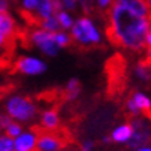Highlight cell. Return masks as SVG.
<instances>
[{
  "label": "cell",
  "mask_w": 151,
  "mask_h": 151,
  "mask_svg": "<svg viewBox=\"0 0 151 151\" xmlns=\"http://www.w3.org/2000/svg\"><path fill=\"white\" fill-rule=\"evenodd\" d=\"M115 1L119 6L130 10L132 13H134L139 17H143V18L150 17V10H148L144 0H115Z\"/></svg>",
  "instance_id": "9c48e42d"
},
{
  "label": "cell",
  "mask_w": 151,
  "mask_h": 151,
  "mask_svg": "<svg viewBox=\"0 0 151 151\" xmlns=\"http://www.w3.org/2000/svg\"><path fill=\"white\" fill-rule=\"evenodd\" d=\"M36 13L42 18H49L53 17V7H51V0H36Z\"/></svg>",
  "instance_id": "5bb4252c"
},
{
  "label": "cell",
  "mask_w": 151,
  "mask_h": 151,
  "mask_svg": "<svg viewBox=\"0 0 151 151\" xmlns=\"http://www.w3.org/2000/svg\"><path fill=\"white\" fill-rule=\"evenodd\" d=\"M105 19V35L112 46L130 53L146 54L150 19L139 17L114 0L110 9L101 14Z\"/></svg>",
  "instance_id": "6da1fadb"
},
{
  "label": "cell",
  "mask_w": 151,
  "mask_h": 151,
  "mask_svg": "<svg viewBox=\"0 0 151 151\" xmlns=\"http://www.w3.org/2000/svg\"><path fill=\"white\" fill-rule=\"evenodd\" d=\"M7 112L11 118L28 121L37 114V108L28 96H14L7 103Z\"/></svg>",
  "instance_id": "277c9868"
},
{
  "label": "cell",
  "mask_w": 151,
  "mask_h": 151,
  "mask_svg": "<svg viewBox=\"0 0 151 151\" xmlns=\"http://www.w3.org/2000/svg\"><path fill=\"white\" fill-rule=\"evenodd\" d=\"M81 89H82V86H81V82L78 79H71L68 82V85H67V87L64 89L65 103L76 99L79 96V93H81Z\"/></svg>",
  "instance_id": "4fadbf2b"
},
{
  "label": "cell",
  "mask_w": 151,
  "mask_h": 151,
  "mask_svg": "<svg viewBox=\"0 0 151 151\" xmlns=\"http://www.w3.org/2000/svg\"><path fill=\"white\" fill-rule=\"evenodd\" d=\"M54 40H55V45L60 47H69L75 43V42L72 40V37L64 32H55L54 33Z\"/></svg>",
  "instance_id": "2e32d148"
},
{
  "label": "cell",
  "mask_w": 151,
  "mask_h": 151,
  "mask_svg": "<svg viewBox=\"0 0 151 151\" xmlns=\"http://www.w3.org/2000/svg\"><path fill=\"white\" fill-rule=\"evenodd\" d=\"M79 3L82 6L83 13L86 14L87 17L94 14V1L93 0H79Z\"/></svg>",
  "instance_id": "ffe728a7"
},
{
  "label": "cell",
  "mask_w": 151,
  "mask_h": 151,
  "mask_svg": "<svg viewBox=\"0 0 151 151\" xmlns=\"http://www.w3.org/2000/svg\"><path fill=\"white\" fill-rule=\"evenodd\" d=\"M33 151H39V150H37V148H36V150H33Z\"/></svg>",
  "instance_id": "f1b7e54d"
},
{
  "label": "cell",
  "mask_w": 151,
  "mask_h": 151,
  "mask_svg": "<svg viewBox=\"0 0 151 151\" xmlns=\"http://www.w3.org/2000/svg\"><path fill=\"white\" fill-rule=\"evenodd\" d=\"M57 19H58L60 27H63L64 29H68V28H71L73 25L71 17H69L67 13H64V11H61V13L57 14Z\"/></svg>",
  "instance_id": "e0dca14e"
},
{
  "label": "cell",
  "mask_w": 151,
  "mask_h": 151,
  "mask_svg": "<svg viewBox=\"0 0 151 151\" xmlns=\"http://www.w3.org/2000/svg\"><path fill=\"white\" fill-rule=\"evenodd\" d=\"M93 146H94V143L92 140H85V142L79 146V151H92Z\"/></svg>",
  "instance_id": "cb8c5ba5"
},
{
  "label": "cell",
  "mask_w": 151,
  "mask_h": 151,
  "mask_svg": "<svg viewBox=\"0 0 151 151\" xmlns=\"http://www.w3.org/2000/svg\"><path fill=\"white\" fill-rule=\"evenodd\" d=\"M147 45H148V53L151 54V25H150V31H148V36H147Z\"/></svg>",
  "instance_id": "484cf974"
},
{
  "label": "cell",
  "mask_w": 151,
  "mask_h": 151,
  "mask_svg": "<svg viewBox=\"0 0 151 151\" xmlns=\"http://www.w3.org/2000/svg\"><path fill=\"white\" fill-rule=\"evenodd\" d=\"M97 1V6H99V10H100V13L103 14L104 11L110 9L112 3H114V0H96Z\"/></svg>",
  "instance_id": "7402d4cb"
},
{
  "label": "cell",
  "mask_w": 151,
  "mask_h": 151,
  "mask_svg": "<svg viewBox=\"0 0 151 151\" xmlns=\"http://www.w3.org/2000/svg\"><path fill=\"white\" fill-rule=\"evenodd\" d=\"M76 1H78V0H61L63 7H65V9H68V10H73V9H75Z\"/></svg>",
  "instance_id": "d4e9b609"
},
{
  "label": "cell",
  "mask_w": 151,
  "mask_h": 151,
  "mask_svg": "<svg viewBox=\"0 0 151 151\" xmlns=\"http://www.w3.org/2000/svg\"><path fill=\"white\" fill-rule=\"evenodd\" d=\"M72 37L78 49L89 50L100 43V33L97 32L89 17H82L72 25Z\"/></svg>",
  "instance_id": "3957f363"
},
{
  "label": "cell",
  "mask_w": 151,
  "mask_h": 151,
  "mask_svg": "<svg viewBox=\"0 0 151 151\" xmlns=\"http://www.w3.org/2000/svg\"><path fill=\"white\" fill-rule=\"evenodd\" d=\"M15 151H33L36 150V136L31 133L19 134L17 140L14 142Z\"/></svg>",
  "instance_id": "8fae6325"
},
{
  "label": "cell",
  "mask_w": 151,
  "mask_h": 151,
  "mask_svg": "<svg viewBox=\"0 0 151 151\" xmlns=\"http://www.w3.org/2000/svg\"><path fill=\"white\" fill-rule=\"evenodd\" d=\"M132 134H133V128H132V125L128 122V124L116 128L114 132H112V140L116 143L128 142V140H130Z\"/></svg>",
  "instance_id": "7c38bea8"
},
{
  "label": "cell",
  "mask_w": 151,
  "mask_h": 151,
  "mask_svg": "<svg viewBox=\"0 0 151 151\" xmlns=\"http://www.w3.org/2000/svg\"><path fill=\"white\" fill-rule=\"evenodd\" d=\"M139 151H151V148H147V147H144V148H139Z\"/></svg>",
  "instance_id": "83f0119b"
},
{
  "label": "cell",
  "mask_w": 151,
  "mask_h": 151,
  "mask_svg": "<svg viewBox=\"0 0 151 151\" xmlns=\"http://www.w3.org/2000/svg\"><path fill=\"white\" fill-rule=\"evenodd\" d=\"M133 128L132 140L129 142V148L136 150V148H142L148 143H151V122H147L146 118L143 116H134V118L129 119Z\"/></svg>",
  "instance_id": "5b68a950"
},
{
  "label": "cell",
  "mask_w": 151,
  "mask_h": 151,
  "mask_svg": "<svg viewBox=\"0 0 151 151\" xmlns=\"http://www.w3.org/2000/svg\"><path fill=\"white\" fill-rule=\"evenodd\" d=\"M14 142L9 136H0V151H14Z\"/></svg>",
  "instance_id": "ac0fdd59"
},
{
  "label": "cell",
  "mask_w": 151,
  "mask_h": 151,
  "mask_svg": "<svg viewBox=\"0 0 151 151\" xmlns=\"http://www.w3.org/2000/svg\"><path fill=\"white\" fill-rule=\"evenodd\" d=\"M19 134H21V126H19L18 124H15V122H11V124L6 128V136H9L10 139L18 137Z\"/></svg>",
  "instance_id": "d6986e66"
},
{
  "label": "cell",
  "mask_w": 151,
  "mask_h": 151,
  "mask_svg": "<svg viewBox=\"0 0 151 151\" xmlns=\"http://www.w3.org/2000/svg\"><path fill=\"white\" fill-rule=\"evenodd\" d=\"M58 108H50L42 114V122L40 126L46 130H57L61 126L58 118Z\"/></svg>",
  "instance_id": "30bf717a"
},
{
  "label": "cell",
  "mask_w": 151,
  "mask_h": 151,
  "mask_svg": "<svg viewBox=\"0 0 151 151\" xmlns=\"http://www.w3.org/2000/svg\"><path fill=\"white\" fill-rule=\"evenodd\" d=\"M46 71V64L40 60L32 58V57H19L13 61V65L10 68V73H27V75H37Z\"/></svg>",
  "instance_id": "52a82bcc"
},
{
  "label": "cell",
  "mask_w": 151,
  "mask_h": 151,
  "mask_svg": "<svg viewBox=\"0 0 151 151\" xmlns=\"http://www.w3.org/2000/svg\"><path fill=\"white\" fill-rule=\"evenodd\" d=\"M18 31L15 21L7 11H0V33L6 37V40L18 42Z\"/></svg>",
  "instance_id": "ba28073f"
},
{
  "label": "cell",
  "mask_w": 151,
  "mask_h": 151,
  "mask_svg": "<svg viewBox=\"0 0 151 151\" xmlns=\"http://www.w3.org/2000/svg\"><path fill=\"white\" fill-rule=\"evenodd\" d=\"M36 0H24V9L28 10V11H35L36 13Z\"/></svg>",
  "instance_id": "603a6c76"
},
{
  "label": "cell",
  "mask_w": 151,
  "mask_h": 151,
  "mask_svg": "<svg viewBox=\"0 0 151 151\" xmlns=\"http://www.w3.org/2000/svg\"><path fill=\"white\" fill-rule=\"evenodd\" d=\"M43 31H47V32H58L60 29V24H58V19L57 17H49V18H45L43 22H42V28Z\"/></svg>",
  "instance_id": "9a60e30c"
},
{
  "label": "cell",
  "mask_w": 151,
  "mask_h": 151,
  "mask_svg": "<svg viewBox=\"0 0 151 151\" xmlns=\"http://www.w3.org/2000/svg\"><path fill=\"white\" fill-rule=\"evenodd\" d=\"M107 73V96L111 100H122L128 87V61L121 53H115L105 64Z\"/></svg>",
  "instance_id": "7a4b0ae2"
},
{
  "label": "cell",
  "mask_w": 151,
  "mask_h": 151,
  "mask_svg": "<svg viewBox=\"0 0 151 151\" xmlns=\"http://www.w3.org/2000/svg\"><path fill=\"white\" fill-rule=\"evenodd\" d=\"M4 45H6V37L0 33V47H1V49H4Z\"/></svg>",
  "instance_id": "4316f807"
},
{
  "label": "cell",
  "mask_w": 151,
  "mask_h": 151,
  "mask_svg": "<svg viewBox=\"0 0 151 151\" xmlns=\"http://www.w3.org/2000/svg\"><path fill=\"white\" fill-rule=\"evenodd\" d=\"M14 89H15V85H14V83L1 85V86H0V100H1V99H4L6 96H9V94L13 92Z\"/></svg>",
  "instance_id": "44dd1931"
},
{
  "label": "cell",
  "mask_w": 151,
  "mask_h": 151,
  "mask_svg": "<svg viewBox=\"0 0 151 151\" xmlns=\"http://www.w3.org/2000/svg\"><path fill=\"white\" fill-rule=\"evenodd\" d=\"M29 39H31V45L37 46L47 55H55L58 51V46L55 45L54 40V32L33 29V31H29Z\"/></svg>",
  "instance_id": "8992f818"
}]
</instances>
